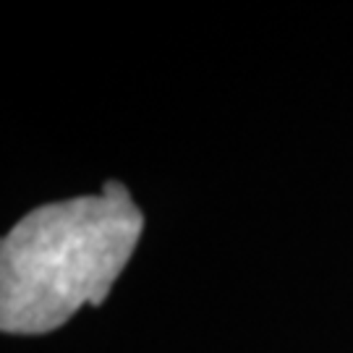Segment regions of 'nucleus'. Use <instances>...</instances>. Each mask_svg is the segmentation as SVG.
Masks as SVG:
<instances>
[{
	"mask_svg": "<svg viewBox=\"0 0 353 353\" xmlns=\"http://www.w3.org/2000/svg\"><path fill=\"white\" fill-rule=\"evenodd\" d=\"M144 214L121 183L97 196L45 204L0 243V325L45 335L84 306H100L137 249Z\"/></svg>",
	"mask_w": 353,
	"mask_h": 353,
	"instance_id": "nucleus-1",
	"label": "nucleus"
}]
</instances>
